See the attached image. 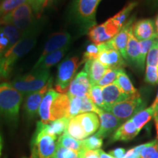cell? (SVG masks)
Returning <instances> with one entry per match:
<instances>
[{
    "instance_id": "f35d334b",
    "label": "cell",
    "mask_w": 158,
    "mask_h": 158,
    "mask_svg": "<svg viewBox=\"0 0 158 158\" xmlns=\"http://www.w3.org/2000/svg\"><path fill=\"white\" fill-rule=\"evenodd\" d=\"M118 76V70L117 69H108L106 73H105L103 77L101 80L98 82V85L100 87L108 86V85L114 84L116 83V78Z\"/></svg>"
},
{
    "instance_id": "277c9868",
    "label": "cell",
    "mask_w": 158,
    "mask_h": 158,
    "mask_svg": "<svg viewBox=\"0 0 158 158\" xmlns=\"http://www.w3.org/2000/svg\"><path fill=\"white\" fill-rule=\"evenodd\" d=\"M22 100L23 94L10 83L0 84V114L15 121L19 116Z\"/></svg>"
},
{
    "instance_id": "1f68e13d",
    "label": "cell",
    "mask_w": 158,
    "mask_h": 158,
    "mask_svg": "<svg viewBox=\"0 0 158 158\" xmlns=\"http://www.w3.org/2000/svg\"><path fill=\"white\" fill-rule=\"evenodd\" d=\"M30 3V0H2L0 2V19L25 3Z\"/></svg>"
},
{
    "instance_id": "7bdbcfd3",
    "label": "cell",
    "mask_w": 158,
    "mask_h": 158,
    "mask_svg": "<svg viewBox=\"0 0 158 158\" xmlns=\"http://www.w3.org/2000/svg\"><path fill=\"white\" fill-rule=\"evenodd\" d=\"M52 1L53 0H30V5L37 18L40 17L45 7H48Z\"/></svg>"
},
{
    "instance_id": "7a4b0ae2",
    "label": "cell",
    "mask_w": 158,
    "mask_h": 158,
    "mask_svg": "<svg viewBox=\"0 0 158 158\" xmlns=\"http://www.w3.org/2000/svg\"><path fill=\"white\" fill-rule=\"evenodd\" d=\"M36 18L30 3H25L1 18L0 25L13 26L24 34L37 27Z\"/></svg>"
},
{
    "instance_id": "2e32d148",
    "label": "cell",
    "mask_w": 158,
    "mask_h": 158,
    "mask_svg": "<svg viewBox=\"0 0 158 158\" xmlns=\"http://www.w3.org/2000/svg\"><path fill=\"white\" fill-rule=\"evenodd\" d=\"M98 116L100 117V128L96 134L102 138L107 137L116 131L122 123L119 118L103 110L100 112Z\"/></svg>"
},
{
    "instance_id": "f6af8a7d",
    "label": "cell",
    "mask_w": 158,
    "mask_h": 158,
    "mask_svg": "<svg viewBox=\"0 0 158 158\" xmlns=\"http://www.w3.org/2000/svg\"><path fill=\"white\" fill-rule=\"evenodd\" d=\"M127 152L125 151V149L123 148H117L112 151L109 152V155H111L114 158H122L125 155V154Z\"/></svg>"
},
{
    "instance_id": "9a60e30c",
    "label": "cell",
    "mask_w": 158,
    "mask_h": 158,
    "mask_svg": "<svg viewBox=\"0 0 158 158\" xmlns=\"http://www.w3.org/2000/svg\"><path fill=\"white\" fill-rule=\"evenodd\" d=\"M71 36L67 31H60L56 32L49 37L47 42L45 43L43 52L40 56L39 59H42L47 54L54 52L55 51L60 50L70 45Z\"/></svg>"
},
{
    "instance_id": "b9f144b4",
    "label": "cell",
    "mask_w": 158,
    "mask_h": 158,
    "mask_svg": "<svg viewBox=\"0 0 158 158\" xmlns=\"http://www.w3.org/2000/svg\"><path fill=\"white\" fill-rule=\"evenodd\" d=\"M147 65L157 67L158 65V38L150 48L147 56Z\"/></svg>"
},
{
    "instance_id": "836d02e7",
    "label": "cell",
    "mask_w": 158,
    "mask_h": 158,
    "mask_svg": "<svg viewBox=\"0 0 158 158\" xmlns=\"http://www.w3.org/2000/svg\"><path fill=\"white\" fill-rule=\"evenodd\" d=\"M86 152V151H84L78 152L67 149L58 144L56 152L53 158H84Z\"/></svg>"
},
{
    "instance_id": "9c48e42d",
    "label": "cell",
    "mask_w": 158,
    "mask_h": 158,
    "mask_svg": "<svg viewBox=\"0 0 158 158\" xmlns=\"http://www.w3.org/2000/svg\"><path fill=\"white\" fill-rule=\"evenodd\" d=\"M120 29L111 21L110 18L101 24L93 26L88 30V37L94 44L106 43L112 39Z\"/></svg>"
},
{
    "instance_id": "d6986e66",
    "label": "cell",
    "mask_w": 158,
    "mask_h": 158,
    "mask_svg": "<svg viewBox=\"0 0 158 158\" xmlns=\"http://www.w3.org/2000/svg\"><path fill=\"white\" fill-rule=\"evenodd\" d=\"M70 98L68 94L59 93L51 107V122L67 117L68 118Z\"/></svg>"
},
{
    "instance_id": "3957f363",
    "label": "cell",
    "mask_w": 158,
    "mask_h": 158,
    "mask_svg": "<svg viewBox=\"0 0 158 158\" xmlns=\"http://www.w3.org/2000/svg\"><path fill=\"white\" fill-rule=\"evenodd\" d=\"M31 146V158H53L58 146V140L56 136L45 133L40 121L37 123Z\"/></svg>"
},
{
    "instance_id": "52a82bcc",
    "label": "cell",
    "mask_w": 158,
    "mask_h": 158,
    "mask_svg": "<svg viewBox=\"0 0 158 158\" xmlns=\"http://www.w3.org/2000/svg\"><path fill=\"white\" fill-rule=\"evenodd\" d=\"M81 64V62H79L78 56L68 58L59 64L55 82V88L57 92L60 94H66L68 92L69 86L76 76V70Z\"/></svg>"
},
{
    "instance_id": "8d00e7d4",
    "label": "cell",
    "mask_w": 158,
    "mask_h": 158,
    "mask_svg": "<svg viewBox=\"0 0 158 158\" xmlns=\"http://www.w3.org/2000/svg\"><path fill=\"white\" fill-rule=\"evenodd\" d=\"M100 45L94 44V43H91L86 47V51H84L83 54V59L81 62L85 63L86 61L89 60H94L98 59V57L100 54Z\"/></svg>"
},
{
    "instance_id": "30bf717a",
    "label": "cell",
    "mask_w": 158,
    "mask_h": 158,
    "mask_svg": "<svg viewBox=\"0 0 158 158\" xmlns=\"http://www.w3.org/2000/svg\"><path fill=\"white\" fill-rule=\"evenodd\" d=\"M100 51L98 60L108 69H123L127 63L120 53L110 45L108 42L100 43Z\"/></svg>"
},
{
    "instance_id": "7402d4cb",
    "label": "cell",
    "mask_w": 158,
    "mask_h": 158,
    "mask_svg": "<svg viewBox=\"0 0 158 158\" xmlns=\"http://www.w3.org/2000/svg\"><path fill=\"white\" fill-rule=\"evenodd\" d=\"M82 126L86 136L92 135L100 127V120L98 114L93 112H87L75 116Z\"/></svg>"
},
{
    "instance_id": "f1b7e54d",
    "label": "cell",
    "mask_w": 158,
    "mask_h": 158,
    "mask_svg": "<svg viewBox=\"0 0 158 158\" xmlns=\"http://www.w3.org/2000/svg\"><path fill=\"white\" fill-rule=\"evenodd\" d=\"M138 5V2H132L128 3L127 5L124 6L121 10L116 13L115 15L110 18L111 21H113L116 27L121 30L122 27L128 22L130 20V15L131 14L133 10Z\"/></svg>"
},
{
    "instance_id": "c3c4849f",
    "label": "cell",
    "mask_w": 158,
    "mask_h": 158,
    "mask_svg": "<svg viewBox=\"0 0 158 158\" xmlns=\"http://www.w3.org/2000/svg\"><path fill=\"white\" fill-rule=\"evenodd\" d=\"M154 119H155V127H156V130H157V145L158 147V108L157 110H156V112L154 114L153 116Z\"/></svg>"
},
{
    "instance_id": "e0dca14e",
    "label": "cell",
    "mask_w": 158,
    "mask_h": 158,
    "mask_svg": "<svg viewBox=\"0 0 158 158\" xmlns=\"http://www.w3.org/2000/svg\"><path fill=\"white\" fill-rule=\"evenodd\" d=\"M133 33L138 41L158 37L156 34L155 21L152 19H141L133 23Z\"/></svg>"
},
{
    "instance_id": "7dc6e473",
    "label": "cell",
    "mask_w": 158,
    "mask_h": 158,
    "mask_svg": "<svg viewBox=\"0 0 158 158\" xmlns=\"http://www.w3.org/2000/svg\"><path fill=\"white\" fill-rule=\"evenodd\" d=\"M84 158H99V157L98 155H97L95 150H89V151L86 152Z\"/></svg>"
},
{
    "instance_id": "cb8c5ba5",
    "label": "cell",
    "mask_w": 158,
    "mask_h": 158,
    "mask_svg": "<svg viewBox=\"0 0 158 158\" xmlns=\"http://www.w3.org/2000/svg\"><path fill=\"white\" fill-rule=\"evenodd\" d=\"M138 133L139 132L138 131L131 118H130L118 127L113 135L112 141H128L135 138Z\"/></svg>"
},
{
    "instance_id": "db71d44e",
    "label": "cell",
    "mask_w": 158,
    "mask_h": 158,
    "mask_svg": "<svg viewBox=\"0 0 158 158\" xmlns=\"http://www.w3.org/2000/svg\"><path fill=\"white\" fill-rule=\"evenodd\" d=\"M157 69H158V65H157Z\"/></svg>"
},
{
    "instance_id": "ffe728a7",
    "label": "cell",
    "mask_w": 158,
    "mask_h": 158,
    "mask_svg": "<svg viewBox=\"0 0 158 158\" xmlns=\"http://www.w3.org/2000/svg\"><path fill=\"white\" fill-rule=\"evenodd\" d=\"M108 69L107 67L100 63L98 59H94L86 61L85 62L84 70L87 73L90 84L92 86L98 84Z\"/></svg>"
},
{
    "instance_id": "816d5d0a",
    "label": "cell",
    "mask_w": 158,
    "mask_h": 158,
    "mask_svg": "<svg viewBox=\"0 0 158 158\" xmlns=\"http://www.w3.org/2000/svg\"><path fill=\"white\" fill-rule=\"evenodd\" d=\"M149 1L152 4V5L158 7V0H149Z\"/></svg>"
},
{
    "instance_id": "4316f807",
    "label": "cell",
    "mask_w": 158,
    "mask_h": 158,
    "mask_svg": "<svg viewBox=\"0 0 158 158\" xmlns=\"http://www.w3.org/2000/svg\"><path fill=\"white\" fill-rule=\"evenodd\" d=\"M127 60L131 61L139 67L140 56H141V45L140 42L135 38L133 33V26L130 29L129 39L127 45Z\"/></svg>"
},
{
    "instance_id": "484cf974",
    "label": "cell",
    "mask_w": 158,
    "mask_h": 158,
    "mask_svg": "<svg viewBox=\"0 0 158 158\" xmlns=\"http://www.w3.org/2000/svg\"><path fill=\"white\" fill-rule=\"evenodd\" d=\"M70 118H62L49 122L48 124H44L42 122V127L45 133L51 135H62L66 132L69 123Z\"/></svg>"
},
{
    "instance_id": "4dcf8cb0",
    "label": "cell",
    "mask_w": 158,
    "mask_h": 158,
    "mask_svg": "<svg viewBox=\"0 0 158 158\" xmlns=\"http://www.w3.org/2000/svg\"><path fill=\"white\" fill-rule=\"evenodd\" d=\"M66 133L72 138L78 140V141H83L85 138H87L82 126L81 125V124L79 123V122L75 116L70 118L69 120Z\"/></svg>"
},
{
    "instance_id": "11a10c76",
    "label": "cell",
    "mask_w": 158,
    "mask_h": 158,
    "mask_svg": "<svg viewBox=\"0 0 158 158\" xmlns=\"http://www.w3.org/2000/svg\"><path fill=\"white\" fill-rule=\"evenodd\" d=\"M2 1V0H0V2H1Z\"/></svg>"
},
{
    "instance_id": "f546056e",
    "label": "cell",
    "mask_w": 158,
    "mask_h": 158,
    "mask_svg": "<svg viewBox=\"0 0 158 158\" xmlns=\"http://www.w3.org/2000/svg\"><path fill=\"white\" fill-rule=\"evenodd\" d=\"M58 144L63 147L67 148V149L78 152L86 151L83 147L82 141H78V140L72 138L66 132L63 133L62 135H60V137L59 138Z\"/></svg>"
},
{
    "instance_id": "603a6c76",
    "label": "cell",
    "mask_w": 158,
    "mask_h": 158,
    "mask_svg": "<svg viewBox=\"0 0 158 158\" xmlns=\"http://www.w3.org/2000/svg\"><path fill=\"white\" fill-rule=\"evenodd\" d=\"M58 94L59 92H57L56 90L51 87L47 91L46 94H45L38 110L39 116L43 123L48 124L51 122V105Z\"/></svg>"
},
{
    "instance_id": "f907efd6",
    "label": "cell",
    "mask_w": 158,
    "mask_h": 158,
    "mask_svg": "<svg viewBox=\"0 0 158 158\" xmlns=\"http://www.w3.org/2000/svg\"><path fill=\"white\" fill-rule=\"evenodd\" d=\"M152 106H153V107H158V92H157V96H156V98L155 100V101L152 103Z\"/></svg>"
},
{
    "instance_id": "d590c367",
    "label": "cell",
    "mask_w": 158,
    "mask_h": 158,
    "mask_svg": "<svg viewBox=\"0 0 158 158\" xmlns=\"http://www.w3.org/2000/svg\"><path fill=\"white\" fill-rule=\"evenodd\" d=\"M158 38V37H155V38H152L147 40L143 41H139L140 45H141V56H140V64L139 68L141 70H143L144 64H145L146 58H147V54L149 52L150 48L152 45L154 44L155 40Z\"/></svg>"
},
{
    "instance_id": "5bb4252c",
    "label": "cell",
    "mask_w": 158,
    "mask_h": 158,
    "mask_svg": "<svg viewBox=\"0 0 158 158\" xmlns=\"http://www.w3.org/2000/svg\"><path fill=\"white\" fill-rule=\"evenodd\" d=\"M23 35L13 26H2L0 27V56L16 43Z\"/></svg>"
},
{
    "instance_id": "7c38bea8",
    "label": "cell",
    "mask_w": 158,
    "mask_h": 158,
    "mask_svg": "<svg viewBox=\"0 0 158 158\" xmlns=\"http://www.w3.org/2000/svg\"><path fill=\"white\" fill-rule=\"evenodd\" d=\"M52 82L53 78L51 77L48 82L47 83V84L45 85L44 87L41 89L40 90L33 92V93L29 94L27 96L23 108H24L27 115L29 118H33L38 114L39 108L40 106L41 102H42L45 94H46L47 91L52 86Z\"/></svg>"
},
{
    "instance_id": "ee69618b",
    "label": "cell",
    "mask_w": 158,
    "mask_h": 158,
    "mask_svg": "<svg viewBox=\"0 0 158 158\" xmlns=\"http://www.w3.org/2000/svg\"><path fill=\"white\" fill-rule=\"evenodd\" d=\"M145 81L149 84H158V69L157 67L147 65L145 74Z\"/></svg>"
},
{
    "instance_id": "4fadbf2b",
    "label": "cell",
    "mask_w": 158,
    "mask_h": 158,
    "mask_svg": "<svg viewBox=\"0 0 158 158\" xmlns=\"http://www.w3.org/2000/svg\"><path fill=\"white\" fill-rule=\"evenodd\" d=\"M134 19H135L134 16L130 18L128 22L122 27L121 30L118 31L113 38L107 41L113 48L120 53V54L125 60H127V45L128 39H129L130 29H131L132 26L134 23Z\"/></svg>"
},
{
    "instance_id": "8fae6325",
    "label": "cell",
    "mask_w": 158,
    "mask_h": 158,
    "mask_svg": "<svg viewBox=\"0 0 158 158\" xmlns=\"http://www.w3.org/2000/svg\"><path fill=\"white\" fill-rule=\"evenodd\" d=\"M91 84L87 73L83 70L79 72L71 81L68 92L69 97H79L83 98L89 96Z\"/></svg>"
},
{
    "instance_id": "d6a6232c",
    "label": "cell",
    "mask_w": 158,
    "mask_h": 158,
    "mask_svg": "<svg viewBox=\"0 0 158 158\" xmlns=\"http://www.w3.org/2000/svg\"><path fill=\"white\" fill-rule=\"evenodd\" d=\"M89 98L93 102V103L98 106L99 108L105 110V103L103 98H102V87L99 86L98 85H92L91 86Z\"/></svg>"
},
{
    "instance_id": "8992f818",
    "label": "cell",
    "mask_w": 158,
    "mask_h": 158,
    "mask_svg": "<svg viewBox=\"0 0 158 158\" xmlns=\"http://www.w3.org/2000/svg\"><path fill=\"white\" fill-rule=\"evenodd\" d=\"M102 0H74L73 15L82 28L89 29L96 25V13Z\"/></svg>"
},
{
    "instance_id": "83f0119b",
    "label": "cell",
    "mask_w": 158,
    "mask_h": 158,
    "mask_svg": "<svg viewBox=\"0 0 158 158\" xmlns=\"http://www.w3.org/2000/svg\"><path fill=\"white\" fill-rule=\"evenodd\" d=\"M157 108L158 107L155 108L151 106L150 107L139 111L131 118V120L135 124L138 132L141 131L142 128L152 119Z\"/></svg>"
},
{
    "instance_id": "ba28073f",
    "label": "cell",
    "mask_w": 158,
    "mask_h": 158,
    "mask_svg": "<svg viewBox=\"0 0 158 158\" xmlns=\"http://www.w3.org/2000/svg\"><path fill=\"white\" fill-rule=\"evenodd\" d=\"M146 103L141 95L133 97L127 100L118 102L111 106L107 112L112 114L122 122L131 118L133 116L145 108Z\"/></svg>"
},
{
    "instance_id": "d4e9b609",
    "label": "cell",
    "mask_w": 158,
    "mask_h": 158,
    "mask_svg": "<svg viewBox=\"0 0 158 158\" xmlns=\"http://www.w3.org/2000/svg\"><path fill=\"white\" fill-rule=\"evenodd\" d=\"M116 84L118 85V87L124 93L127 94L130 98L140 96V93L134 87L133 83H132L131 80L128 77L127 74L126 73L124 69H118V76L116 81Z\"/></svg>"
},
{
    "instance_id": "e575fe53",
    "label": "cell",
    "mask_w": 158,
    "mask_h": 158,
    "mask_svg": "<svg viewBox=\"0 0 158 158\" xmlns=\"http://www.w3.org/2000/svg\"><path fill=\"white\" fill-rule=\"evenodd\" d=\"M82 144L86 151L99 149L102 145V138L95 133L83 140Z\"/></svg>"
},
{
    "instance_id": "ab89813d",
    "label": "cell",
    "mask_w": 158,
    "mask_h": 158,
    "mask_svg": "<svg viewBox=\"0 0 158 158\" xmlns=\"http://www.w3.org/2000/svg\"><path fill=\"white\" fill-rule=\"evenodd\" d=\"M69 98H70V107H69L68 118H70L81 114L82 98L79 97H69Z\"/></svg>"
},
{
    "instance_id": "bcb514c9",
    "label": "cell",
    "mask_w": 158,
    "mask_h": 158,
    "mask_svg": "<svg viewBox=\"0 0 158 158\" xmlns=\"http://www.w3.org/2000/svg\"><path fill=\"white\" fill-rule=\"evenodd\" d=\"M97 155H98L99 158H114L111 155H110L109 154H106L104 152L102 149H97L95 150Z\"/></svg>"
},
{
    "instance_id": "f5cc1de1",
    "label": "cell",
    "mask_w": 158,
    "mask_h": 158,
    "mask_svg": "<svg viewBox=\"0 0 158 158\" xmlns=\"http://www.w3.org/2000/svg\"><path fill=\"white\" fill-rule=\"evenodd\" d=\"M1 147H2V146H1V139H0V155H1Z\"/></svg>"
},
{
    "instance_id": "5b68a950",
    "label": "cell",
    "mask_w": 158,
    "mask_h": 158,
    "mask_svg": "<svg viewBox=\"0 0 158 158\" xmlns=\"http://www.w3.org/2000/svg\"><path fill=\"white\" fill-rule=\"evenodd\" d=\"M50 78V70H32L30 73L16 77L10 84L22 94L29 95L44 87Z\"/></svg>"
},
{
    "instance_id": "44dd1931",
    "label": "cell",
    "mask_w": 158,
    "mask_h": 158,
    "mask_svg": "<svg viewBox=\"0 0 158 158\" xmlns=\"http://www.w3.org/2000/svg\"><path fill=\"white\" fill-rule=\"evenodd\" d=\"M68 48L69 46L65 47L60 50L55 51L54 52L47 54L42 59H38L33 68V70H50L51 67L60 62L61 59L64 57V54L68 51Z\"/></svg>"
},
{
    "instance_id": "60d3db41",
    "label": "cell",
    "mask_w": 158,
    "mask_h": 158,
    "mask_svg": "<svg viewBox=\"0 0 158 158\" xmlns=\"http://www.w3.org/2000/svg\"><path fill=\"white\" fill-rule=\"evenodd\" d=\"M101 110L102 109L99 108L98 106H96L93 103V102L90 100L89 96L83 97L81 108V114L87 113V112H93V113H95L98 115Z\"/></svg>"
},
{
    "instance_id": "681fc988",
    "label": "cell",
    "mask_w": 158,
    "mask_h": 158,
    "mask_svg": "<svg viewBox=\"0 0 158 158\" xmlns=\"http://www.w3.org/2000/svg\"><path fill=\"white\" fill-rule=\"evenodd\" d=\"M155 31H156V34L158 35V14L157 15V16L155 17Z\"/></svg>"
},
{
    "instance_id": "9f6ffc18",
    "label": "cell",
    "mask_w": 158,
    "mask_h": 158,
    "mask_svg": "<svg viewBox=\"0 0 158 158\" xmlns=\"http://www.w3.org/2000/svg\"><path fill=\"white\" fill-rule=\"evenodd\" d=\"M23 158H27V157H23Z\"/></svg>"
},
{
    "instance_id": "6da1fadb",
    "label": "cell",
    "mask_w": 158,
    "mask_h": 158,
    "mask_svg": "<svg viewBox=\"0 0 158 158\" xmlns=\"http://www.w3.org/2000/svg\"><path fill=\"white\" fill-rule=\"evenodd\" d=\"M37 27L24 33L16 43L0 56V79L7 78L18 61L35 46L37 41Z\"/></svg>"
},
{
    "instance_id": "ac0fdd59",
    "label": "cell",
    "mask_w": 158,
    "mask_h": 158,
    "mask_svg": "<svg viewBox=\"0 0 158 158\" xmlns=\"http://www.w3.org/2000/svg\"><path fill=\"white\" fill-rule=\"evenodd\" d=\"M102 92L105 106H106L105 111H107L111 106H113L116 103L130 98V96L124 93L120 89V88L116 83L102 87Z\"/></svg>"
},
{
    "instance_id": "74e56055",
    "label": "cell",
    "mask_w": 158,
    "mask_h": 158,
    "mask_svg": "<svg viewBox=\"0 0 158 158\" xmlns=\"http://www.w3.org/2000/svg\"><path fill=\"white\" fill-rule=\"evenodd\" d=\"M141 158H158L157 141L147 143V146L141 151Z\"/></svg>"
}]
</instances>
